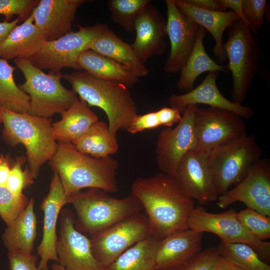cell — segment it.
<instances>
[{"instance_id":"obj_1","label":"cell","mask_w":270,"mask_h":270,"mask_svg":"<svg viewBox=\"0 0 270 270\" xmlns=\"http://www.w3.org/2000/svg\"><path fill=\"white\" fill-rule=\"evenodd\" d=\"M130 188L131 194L146 212L151 234L158 240L188 228L187 220L194 208V200L183 193L173 176L162 172L140 176Z\"/></svg>"},{"instance_id":"obj_2","label":"cell","mask_w":270,"mask_h":270,"mask_svg":"<svg viewBox=\"0 0 270 270\" xmlns=\"http://www.w3.org/2000/svg\"><path fill=\"white\" fill-rule=\"evenodd\" d=\"M49 162L58 172L67 196L85 188L108 192L118 190V163L111 156L90 157L78 150L71 142H58L57 150Z\"/></svg>"},{"instance_id":"obj_3","label":"cell","mask_w":270,"mask_h":270,"mask_svg":"<svg viewBox=\"0 0 270 270\" xmlns=\"http://www.w3.org/2000/svg\"><path fill=\"white\" fill-rule=\"evenodd\" d=\"M62 78L88 106L98 107L105 112L109 129L114 136L120 130H126L138 114L128 88L121 83L100 79L85 71L65 74Z\"/></svg>"},{"instance_id":"obj_4","label":"cell","mask_w":270,"mask_h":270,"mask_svg":"<svg viewBox=\"0 0 270 270\" xmlns=\"http://www.w3.org/2000/svg\"><path fill=\"white\" fill-rule=\"evenodd\" d=\"M0 118L4 140L11 146L21 144L25 147L30 172L34 179L36 178L42 166L57 150L52 119L14 112L0 106Z\"/></svg>"},{"instance_id":"obj_5","label":"cell","mask_w":270,"mask_h":270,"mask_svg":"<svg viewBox=\"0 0 270 270\" xmlns=\"http://www.w3.org/2000/svg\"><path fill=\"white\" fill-rule=\"evenodd\" d=\"M68 204L74 208V226L90 234L142 212L140 202L132 194L118 198L100 189L90 188L68 196Z\"/></svg>"},{"instance_id":"obj_6","label":"cell","mask_w":270,"mask_h":270,"mask_svg":"<svg viewBox=\"0 0 270 270\" xmlns=\"http://www.w3.org/2000/svg\"><path fill=\"white\" fill-rule=\"evenodd\" d=\"M14 61L24 77V82L18 86L29 96V114L50 118L67 110L78 100L74 90L62 84L63 74L60 72L46 74L28 58H15Z\"/></svg>"},{"instance_id":"obj_7","label":"cell","mask_w":270,"mask_h":270,"mask_svg":"<svg viewBox=\"0 0 270 270\" xmlns=\"http://www.w3.org/2000/svg\"><path fill=\"white\" fill-rule=\"evenodd\" d=\"M224 49L232 78V101L242 104L259 70L262 52L251 30L240 20L228 28Z\"/></svg>"},{"instance_id":"obj_8","label":"cell","mask_w":270,"mask_h":270,"mask_svg":"<svg viewBox=\"0 0 270 270\" xmlns=\"http://www.w3.org/2000/svg\"><path fill=\"white\" fill-rule=\"evenodd\" d=\"M262 156L260 146L247 134L210 151L208 162L219 196L240 182Z\"/></svg>"},{"instance_id":"obj_9","label":"cell","mask_w":270,"mask_h":270,"mask_svg":"<svg viewBox=\"0 0 270 270\" xmlns=\"http://www.w3.org/2000/svg\"><path fill=\"white\" fill-rule=\"evenodd\" d=\"M76 32L71 31L52 41H46L40 50L29 60L36 67L50 72H60L64 68L80 70L78 60L84 51L90 49L92 42L108 26L97 23L88 26H78Z\"/></svg>"},{"instance_id":"obj_10","label":"cell","mask_w":270,"mask_h":270,"mask_svg":"<svg viewBox=\"0 0 270 270\" xmlns=\"http://www.w3.org/2000/svg\"><path fill=\"white\" fill-rule=\"evenodd\" d=\"M194 130V150L208 154L213 149L246 134L244 119L230 111L196 106Z\"/></svg>"},{"instance_id":"obj_11","label":"cell","mask_w":270,"mask_h":270,"mask_svg":"<svg viewBox=\"0 0 270 270\" xmlns=\"http://www.w3.org/2000/svg\"><path fill=\"white\" fill-rule=\"evenodd\" d=\"M90 235L94 256L108 268L121 254L151 233L146 214L140 212Z\"/></svg>"},{"instance_id":"obj_12","label":"cell","mask_w":270,"mask_h":270,"mask_svg":"<svg viewBox=\"0 0 270 270\" xmlns=\"http://www.w3.org/2000/svg\"><path fill=\"white\" fill-rule=\"evenodd\" d=\"M236 212L230 209L219 214L207 212L202 206L194 208L187 220L188 228L218 236L221 242L248 245L266 262L270 260V242L260 240L238 220Z\"/></svg>"},{"instance_id":"obj_13","label":"cell","mask_w":270,"mask_h":270,"mask_svg":"<svg viewBox=\"0 0 270 270\" xmlns=\"http://www.w3.org/2000/svg\"><path fill=\"white\" fill-rule=\"evenodd\" d=\"M197 105L188 106L174 128H166L159 134L156 144V164L161 172L174 176L184 156L196 146L194 114Z\"/></svg>"},{"instance_id":"obj_14","label":"cell","mask_w":270,"mask_h":270,"mask_svg":"<svg viewBox=\"0 0 270 270\" xmlns=\"http://www.w3.org/2000/svg\"><path fill=\"white\" fill-rule=\"evenodd\" d=\"M74 218L69 209H63L60 213L56 244L58 264L64 270H108L95 258L90 239L76 229Z\"/></svg>"},{"instance_id":"obj_15","label":"cell","mask_w":270,"mask_h":270,"mask_svg":"<svg viewBox=\"0 0 270 270\" xmlns=\"http://www.w3.org/2000/svg\"><path fill=\"white\" fill-rule=\"evenodd\" d=\"M173 177L183 193L200 205L216 201L219 196L207 154L189 151L180 162Z\"/></svg>"},{"instance_id":"obj_16","label":"cell","mask_w":270,"mask_h":270,"mask_svg":"<svg viewBox=\"0 0 270 270\" xmlns=\"http://www.w3.org/2000/svg\"><path fill=\"white\" fill-rule=\"evenodd\" d=\"M237 202L270 217V164L268 160L256 162L240 182L219 196L216 204L226 208Z\"/></svg>"},{"instance_id":"obj_17","label":"cell","mask_w":270,"mask_h":270,"mask_svg":"<svg viewBox=\"0 0 270 270\" xmlns=\"http://www.w3.org/2000/svg\"><path fill=\"white\" fill-rule=\"evenodd\" d=\"M166 35L170 51L164 70L177 73L187 61L194 46L199 26L184 14L176 6L174 0H166Z\"/></svg>"},{"instance_id":"obj_18","label":"cell","mask_w":270,"mask_h":270,"mask_svg":"<svg viewBox=\"0 0 270 270\" xmlns=\"http://www.w3.org/2000/svg\"><path fill=\"white\" fill-rule=\"evenodd\" d=\"M53 170L48 193L40 204L44 212L43 234L36 250L40 258L38 266L41 270H48V263L50 260L58 262L56 224L62 208L68 204V196L64 192L58 174Z\"/></svg>"},{"instance_id":"obj_19","label":"cell","mask_w":270,"mask_h":270,"mask_svg":"<svg viewBox=\"0 0 270 270\" xmlns=\"http://www.w3.org/2000/svg\"><path fill=\"white\" fill-rule=\"evenodd\" d=\"M203 234L188 228L160 240L155 258L156 270H181L202 251Z\"/></svg>"},{"instance_id":"obj_20","label":"cell","mask_w":270,"mask_h":270,"mask_svg":"<svg viewBox=\"0 0 270 270\" xmlns=\"http://www.w3.org/2000/svg\"><path fill=\"white\" fill-rule=\"evenodd\" d=\"M218 74V72H208L196 88L184 94L171 95L168 99L170 107L182 112L188 106L203 104L230 111L244 119L251 118L254 112L250 107L234 102L220 92L216 84Z\"/></svg>"},{"instance_id":"obj_21","label":"cell","mask_w":270,"mask_h":270,"mask_svg":"<svg viewBox=\"0 0 270 270\" xmlns=\"http://www.w3.org/2000/svg\"><path fill=\"white\" fill-rule=\"evenodd\" d=\"M134 30L136 36L131 46L142 62L164 53L166 24L155 6L149 4L142 10L135 21Z\"/></svg>"},{"instance_id":"obj_22","label":"cell","mask_w":270,"mask_h":270,"mask_svg":"<svg viewBox=\"0 0 270 270\" xmlns=\"http://www.w3.org/2000/svg\"><path fill=\"white\" fill-rule=\"evenodd\" d=\"M86 0H40L32 12L34 24L46 41L56 40L72 31L77 9Z\"/></svg>"},{"instance_id":"obj_23","label":"cell","mask_w":270,"mask_h":270,"mask_svg":"<svg viewBox=\"0 0 270 270\" xmlns=\"http://www.w3.org/2000/svg\"><path fill=\"white\" fill-rule=\"evenodd\" d=\"M178 9L212 36L215 42L213 52L220 62L226 60L224 49L223 34L233 22L240 20L232 10L220 12L204 9L194 6L186 0H174Z\"/></svg>"},{"instance_id":"obj_24","label":"cell","mask_w":270,"mask_h":270,"mask_svg":"<svg viewBox=\"0 0 270 270\" xmlns=\"http://www.w3.org/2000/svg\"><path fill=\"white\" fill-rule=\"evenodd\" d=\"M34 22L32 13L22 24L17 25L0 44V58L30 59L46 41L42 30Z\"/></svg>"},{"instance_id":"obj_25","label":"cell","mask_w":270,"mask_h":270,"mask_svg":"<svg viewBox=\"0 0 270 270\" xmlns=\"http://www.w3.org/2000/svg\"><path fill=\"white\" fill-rule=\"evenodd\" d=\"M90 50L114 60L139 78L148 74L131 44L122 40L109 28L92 42Z\"/></svg>"},{"instance_id":"obj_26","label":"cell","mask_w":270,"mask_h":270,"mask_svg":"<svg viewBox=\"0 0 270 270\" xmlns=\"http://www.w3.org/2000/svg\"><path fill=\"white\" fill-rule=\"evenodd\" d=\"M60 114L61 119L52 124V134L58 142L72 143L98 120L96 114L80 98Z\"/></svg>"},{"instance_id":"obj_27","label":"cell","mask_w":270,"mask_h":270,"mask_svg":"<svg viewBox=\"0 0 270 270\" xmlns=\"http://www.w3.org/2000/svg\"><path fill=\"white\" fill-rule=\"evenodd\" d=\"M34 200L32 198L24 209L14 221L6 226L2 240L10 250L32 253L37 236V220L34 210Z\"/></svg>"},{"instance_id":"obj_28","label":"cell","mask_w":270,"mask_h":270,"mask_svg":"<svg viewBox=\"0 0 270 270\" xmlns=\"http://www.w3.org/2000/svg\"><path fill=\"white\" fill-rule=\"evenodd\" d=\"M206 30L199 26L192 50L182 68L177 84L178 90L189 92L198 76L204 72H226L225 68L214 61L206 53L204 44Z\"/></svg>"},{"instance_id":"obj_29","label":"cell","mask_w":270,"mask_h":270,"mask_svg":"<svg viewBox=\"0 0 270 270\" xmlns=\"http://www.w3.org/2000/svg\"><path fill=\"white\" fill-rule=\"evenodd\" d=\"M78 65L80 70H84L94 77L118 82L128 88L133 86L139 80V78L123 66L90 49L80 54Z\"/></svg>"},{"instance_id":"obj_30","label":"cell","mask_w":270,"mask_h":270,"mask_svg":"<svg viewBox=\"0 0 270 270\" xmlns=\"http://www.w3.org/2000/svg\"><path fill=\"white\" fill-rule=\"evenodd\" d=\"M72 144L80 152L97 158L110 156L119 148L116 136L110 132L108 124L99 120Z\"/></svg>"},{"instance_id":"obj_31","label":"cell","mask_w":270,"mask_h":270,"mask_svg":"<svg viewBox=\"0 0 270 270\" xmlns=\"http://www.w3.org/2000/svg\"><path fill=\"white\" fill-rule=\"evenodd\" d=\"M159 240L152 234L121 254L108 270H156L155 258Z\"/></svg>"},{"instance_id":"obj_32","label":"cell","mask_w":270,"mask_h":270,"mask_svg":"<svg viewBox=\"0 0 270 270\" xmlns=\"http://www.w3.org/2000/svg\"><path fill=\"white\" fill-rule=\"evenodd\" d=\"M16 68L7 60L0 58V106L14 112H28L30 98L16 84Z\"/></svg>"},{"instance_id":"obj_33","label":"cell","mask_w":270,"mask_h":270,"mask_svg":"<svg viewBox=\"0 0 270 270\" xmlns=\"http://www.w3.org/2000/svg\"><path fill=\"white\" fill-rule=\"evenodd\" d=\"M216 248L222 258L242 270H270V266L248 244L221 242Z\"/></svg>"},{"instance_id":"obj_34","label":"cell","mask_w":270,"mask_h":270,"mask_svg":"<svg viewBox=\"0 0 270 270\" xmlns=\"http://www.w3.org/2000/svg\"><path fill=\"white\" fill-rule=\"evenodd\" d=\"M150 0H109L108 6L112 21L125 30H134L135 21Z\"/></svg>"},{"instance_id":"obj_35","label":"cell","mask_w":270,"mask_h":270,"mask_svg":"<svg viewBox=\"0 0 270 270\" xmlns=\"http://www.w3.org/2000/svg\"><path fill=\"white\" fill-rule=\"evenodd\" d=\"M240 223L260 240L270 238V218L249 208L236 214Z\"/></svg>"},{"instance_id":"obj_36","label":"cell","mask_w":270,"mask_h":270,"mask_svg":"<svg viewBox=\"0 0 270 270\" xmlns=\"http://www.w3.org/2000/svg\"><path fill=\"white\" fill-rule=\"evenodd\" d=\"M28 202L24 194L17 196L6 186H0V216L6 226L14 221Z\"/></svg>"},{"instance_id":"obj_37","label":"cell","mask_w":270,"mask_h":270,"mask_svg":"<svg viewBox=\"0 0 270 270\" xmlns=\"http://www.w3.org/2000/svg\"><path fill=\"white\" fill-rule=\"evenodd\" d=\"M26 158L22 156L18 157L12 166L8 178L6 186L17 196L23 194V190L33 182L28 168L25 170L22 168Z\"/></svg>"},{"instance_id":"obj_38","label":"cell","mask_w":270,"mask_h":270,"mask_svg":"<svg viewBox=\"0 0 270 270\" xmlns=\"http://www.w3.org/2000/svg\"><path fill=\"white\" fill-rule=\"evenodd\" d=\"M38 0H0V14L5 17V22L14 15L20 22H24L31 15L38 4Z\"/></svg>"},{"instance_id":"obj_39","label":"cell","mask_w":270,"mask_h":270,"mask_svg":"<svg viewBox=\"0 0 270 270\" xmlns=\"http://www.w3.org/2000/svg\"><path fill=\"white\" fill-rule=\"evenodd\" d=\"M223 258L216 248L202 250L181 270H216Z\"/></svg>"},{"instance_id":"obj_40","label":"cell","mask_w":270,"mask_h":270,"mask_svg":"<svg viewBox=\"0 0 270 270\" xmlns=\"http://www.w3.org/2000/svg\"><path fill=\"white\" fill-rule=\"evenodd\" d=\"M267 4L266 0H242L244 15L255 34L262 26Z\"/></svg>"},{"instance_id":"obj_41","label":"cell","mask_w":270,"mask_h":270,"mask_svg":"<svg viewBox=\"0 0 270 270\" xmlns=\"http://www.w3.org/2000/svg\"><path fill=\"white\" fill-rule=\"evenodd\" d=\"M10 270H41L36 266L38 256L20 250L8 251Z\"/></svg>"},{"instance_id":"obj_42","label":"cell","mask_w":270,"mask_h":270,"mask_svg":"<svg viewBox=\"0 0 270 270\" xmlns=\"http://www.w3.org/2000/svg\"><path fill=\"white\" fill-rule=\"evenodd\" d=\"M160 126V125L156 112H153L142 115L136 114L132 120L126 131L132 134H136Z\"/></svg>"},{"instance_id":"obj_43","label":"cell","mask_w":270,"mask_h":270,"mask_svg":"<svg viewBox=\"0 0 270 270\" xmlns=\"http://www.w3.org/2000/svg\"><path fill=\"white\" fill-rule=\"evenodd\" d=\"M160 126L172 128L181 120L182 112L172 107H164L156 112Z\"/></svg>"},{"instance_id":"obj_44","label":"cell","mask_w":270,"mask_h":270,"mask_svg":"<svg viewBox=\"0 0 270 270\" xmlns=\"http://www.w3.org/2000/svg\"><path fill=\"white\" fill-rule=\"evenodd\" d=\"M224 8H228L233 12L239 18L244 22L250 29V25L244 15L242 0H220ZM251 30V29H250Z\"/></svg>"},{"instance_id":"obj_45","label":"cell","mask_w":270,"mask_h":270,"mask_svg":"<svg viewBox=\"0 0 270 270\" xmlns=\"http://www.w3.org/2000/svg\"><path fill=\"white\" fill-rule=\"evenodd\" d=\"M190 4L204 9L220 11H226L220 0H186Z\"/></svg>"},{"instance_id":"obj_46","label":"cell","mask_w":270,"mask_h":270,"mask_svg":"<svg viewBox=\"0 0 270 270\" xmlns=\"http://www.w3.org/2000/svg\"><path fill=\"white\" fill-rule=\"evenodd\" d=\"M10 158L0 154V186H6L12 166Z\"/></svg>"},{"instance_id":"obj_47","label":"cell","mask_w":270,"mask_h":270,"mask_svg":"<svg viewBox=\"0 0 270 270\" xmlns=\"http://www.w3.org/2000/svg\"><path fill=\"white\" fill-rule=\"evenodd\" d=\"M20 22L18 18L10 22H0V44Z\"/></svg>"},{"instance_id":"obj_48","label":"cell","mask_w":270,"mask_h":270,"mask_svg":"<svg viewBox=\"0 0 270 270\" xmlns=\"http://www.w3.org/2000/svg\"><path fill=\"white\" fill-rule=\"evenodd\" d=\"M216 270H242L232 263L223 260L218 267Z\"/></svg>"},{"instance_id":"obj_49","label":"cell","mask_w":270,"mask_h":270,"mask_svg":"<svg viewBox=\"0 0 270 270\" xmlns=\"http://www.w3.org/2000/svg\"><path fill=\"white\" fill-rule=\"evenodd\" d=\"M52 268V270H64L63 266L57 262L53 264Z\"/></svg>"},{"instance_id":"obj_50","label":"cell","mask_w":270,"mask_h":270,"mask_svg":"<svg viewBox=\"0 0 270 270\" xmlns=\"http://www.w3.org/2000/svg\"><path fill=\"white\" fill-rule=\"evenodd\" d=\"M2 123V120H1V118H0V124Z\"/></svg>"}]
</instances>
